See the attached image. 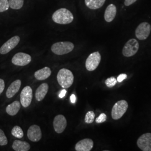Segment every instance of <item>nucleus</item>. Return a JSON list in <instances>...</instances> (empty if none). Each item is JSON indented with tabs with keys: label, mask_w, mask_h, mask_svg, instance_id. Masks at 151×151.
Returning a JSON list of instances; mask_svg holds the SVG:
<instances>
[{
	"label": "nucleus",
	"mask_w": 151,
	"mask_h": 151,
	"mask_svg": "<svg viewBox=\"0 0 151 151\" xmlns=\"http://www.w3.org/2000/svg\"><path fill=\"white\" fill-rule=\"evenodd\" d=\"M73 19L74 17L72 12L65 8L57 10L52 15L53 21L58 24H68L73 22Z\"/></svg>",
	"instance_id": "f257e3e1"
},
{
	"label": "nucleus",
	"mask_w": 151,
	"mask_h": 151,
	"mask_svg": "<svg viewBox=\"0 0 151 151\" xmlns=\"http://www.w3.org/2000/svg\"><path fill=\"white\" fill-rule=\"evenodd\" d=\"M57 81L60 86L63 88L70 87L74 81V76L70 70L62 68L60 70L57 74Z\"/></svg>",
	"instance_id": "f03ea898"
},
{
	"label": "nucleus",
	"mask_w": 151,
	"mask_h": 151,
	"mask_svg": "<svg viewBox=\"0 0 151 151\" xmlns=\"http://www.w3.org/2000/svg\"><path fill=\"white\" fill-rule=\"evenodd\" d=\"M74 48V44L70 42H60L53 44L51 50L55 54L64 55L70 53Z\"/></svg>",
	"instance_id": "7ed1b4c3"
},
{
	"label": "nucleus",
	"mask_w": 151,
	"mask_h": 151,
	"mask_svg": "<svg viewBox=\"0 0 151 151\" xmlns=\"http://www.w3.org/2000/svg\"><path fill=\"white\" fill-rule=\"evenodd\" d=\"M128 108V104L127 101L122 100L115 103L111 110V116L114 120L120 119L126 113Z\"/></svg>",
	"instance_id": "20e7f679"
},
{
	"label": "nucleus",
	"mask_w": 151,
	"mask_h": 151,
	"mask_svg": "<svg viewBox=\"0 0 151 151\" xmlns=\"http://www.w3.org/2000/svg\"><path fill=\"white\" fill-rule=\"evenodd\" d=\"M139 43L135 39H131L124 45L122 53L126 57H130L135 55L139 49Z\"/></svg>",
	"instance_id": "39448f33"
},
{
	"label": "nucleus",
	"mask_w": 151,
	"mask_h": 151,
	"mask_svg": "<svg viewBox=\"0 0 151 151\" xmlns=\"http://www.w3.org/2000/svg\"><path fill=\"white\" fill-rule=\"evenodd\" d=\"M101 60V57L99 52L92 53L87 57L86 60V68L88 71L95 70L99 66Z\"/></svg>",
	"instance_id": "423d86ee"
},
{
	"label": "nucleus",
	"mask_w": 151,
	"mask_h": 151,
	"mask_svg": "<svg viewBox=\"0 0 151 151\" xmlns=\"http://www.w3.org/2000/svg\"><path fill=\"white\" fill-rule=\"evenodd\" d=\"M151 32V25L147 22H143L140 23L137 27L135 30V36L139 40H144L149 37Z\"/></svg>",
	"instance_id": "0eeeda50"
},
{
	"label": "nucleus",
	"mask_w": 151,
	"mask_h": 151,
	"mask_svg": "<svg viewBox=\"0 0 151 151\" xmlns=\"http://www.w3.org/2000/svg\"><path fill=\"white\" fill-rule=\"evenodd\" d=\"M32 61V57L29 54L24 53H17L14 55L11 62L14 65L19 66H25Z\"/></svg>",
	"instance_id": "6e6552de"
},
{
	"label": "nucleus",
	"mask_w": 151,
	"mask_h": 151,
	"mask_svg": "<svg viewBox=\"0 0 151 151\" xmlns=\"http://www.w3.org/2000/svg\"><path fill=\"white\" fill-rule=\"evenodd\" d=\"M32 99V88L29 86L25 87L20 93V103L22 106L24 108H27L31 104Z\"/></svg>",
	"instance_id": "1a4fd4ad"
},
{
	"label": "nucleus",
	"mask_w": 151,
	"mask_h": 151,
	"mask_svg": "<svg viewBox=\"0 0 151 151\" xmlns=\"http://www.w3.org/2000/svg\"><path fill=\"white\" fill-rule=\"evenodd\" d=\"M137 144L143 151H151V133H147L140 136L138 139Z\"/></svg>",
	"instance_id": "9d476101"
},
{
	"label": "nucleus",
	"mask_w": 151,
	"mask_h": 151,
	"mask_svg": "<svg viewBox=\"0 0 151 151\" xmlns=\"http://www.w3.org/2000/svg\"><path fill=\"white\" fill-rule=\"evenodd\" d=\"M20 38L19 36H14L8 40L0 48V54H6L15 48L19 43Z\"/></svg>",
	"instance_id": "9b49d317"
},
{
	"label": "nucleus",
	"mask_w": 151,
	"mask_h": 151,
	"mask_svg": "<svg viewBox=\"0 0 151 151\" xmlns=\"http://www.w3.org/2000/svg\"><path fill=\"white\" fill-rule=\"evenodd\" d=\"M27 135L29 139L32 142H37L41 139L42 133L39 126L32 125L27 130Z\"/></svg>",
	"instance_id": "f8f14e48"
},
{
	"label": "nucleus",
	"mask_w": 151,
	"mask_h": 151,
	"mask_svg": "<svg viewBox=\"0 0 151 151\" xmlns=\"http://www.w3.org/2000/svg\"><path fill=\"white\" fill-rule=\"evenodd\" d=\"M67 127V120L63 115H58L54 118L53 127L54 130L58 134H60L65 131Z\"/></svg>",
	"instance_id": "ddd939ff"
},
{
	"label": "nucleus",
	"mask_w": 151,
	"mask_h": 151,
	"mask_svg": "<svg viewBox=\"0 0 151 151\" xmlns=\"http://www.w3.org/2000/svg\"><path fill=\"white\" fill-rule=\"evenodd\" d=\"M93 147V140L86 138L80 140L76 143L75 150L76 151H90Z\"/></svg>",
	"instance_id": "4468645a"
},
{
	"label": "nucleus",
	"mask_w": 151,
	"mask_h": 151,
	"mask_svg": "<svg viewBox=\"0 0 151 151\" xmlns=\"http://www.w3.org/2000/svg\"><path fill=\"white\" fill-rule=\"evenodd\" d=\"M22 85V81L20 80H16V81H14L10 86L8 87L6 91V96L8 99H11L14 95H15L16 93L19 91L20 87Z\"/></svg>",
	"instance_id": "2eb2a0df"
},
{
	"label": "nucleus",
	"mask_w": 151,
	"mask_h": 151,
	"mask_svg": "<svg viewBox=\"0 0 151 151\" xmlns=\"http://www.w3.org/2000/svg\"><path fill=\"white\" fill-rule=\"evenodd\" d=\"M116 14V7L114 4H110L106 7L105 14H104V19L105 20L108 22L113 21L114 18L115 17Z\"/></svg>",
	"instance_id": "dca6fc26"
},
{
	"label": "nucleus",
	"mask_w": 151,
	"mask_h": 151,
	"mask_svg": "<svg viewBox=\"0 0 151 151\" xmlns=\"http://www.w3.org/2000/svg\"><path fill=\"white\" fill-rule=\"evenodd\" d=\"M48 85L43 83L38 87L35 92V98L38 101H41L45 97L48 91Z\"/></svg>",
	"instance_id": "f3484780"
},
{
	"label": "nucleus",
	"mask_w": 151,
	"mask_h": 151,
	"mask_svg": "<svg viewBox=\"0 0 151 151\" xmlns=\"http://www.w3.org/2000/svg\"><path fill=\"white\" fill-rule=\"evenodd\" d=\"M52 74V71L50 68L48 67H44L43 68L37 70L34 73V77L36 79L39 81H43L47 79Z\"/></svg>",
	"instance_id": "a211bd4d"
},
{
	"label": "nucleus",
	"mask_w": 151,
	"mask_h": 151,
	"mask_svg": "<svg viewBox=\"0 0 151 151\" xmlns=\"http://www.w3.org/2000/svg\"><path fill=\"white\" fill-rule=\"evenodd\" d=\"M12 147L16 151H28L30 149V146L27 142L20 140H15Z\"/></svg>",
	"instance_id": "6ab92c4d"
},
{
	"label": "nucleus",
	"mask_w": 151,
	"mask_h": 151,
	"mask_svg": "<svg viewBox=\"0 0 151 151\" xmlns=\"http://www.w3.org/2000/svg\"><path fill=\"white\" fill-rule=\"evenodd\" d=\"M21 107L20 103L19 101H15L7 105L6 109V111L9 115L14 116L18 113Z\"/></svg>",
	"instance_id": "aec40b11"
},
{
	"label": "nucleus",
	"mask_w": 151,
	"mask_h": 151,
	"mask_svg": "<svg viewBox=\"0 0 151 151\" xmlns=\"http://www.w3.org/2000/svg\"><path fill=\"white\" fill-rule=\"evenodd\" d=\"M106 0H85V5L91 10H97L103 6Z\"/></svg>",
	"instance_id": "412c9836"
},
{
	"label": "nucleus",
	"mask_w": 151,
	"mask_h": 151,
	"mask_svg": "<svg viewBox=\"0 0 151 151\" xmlns=\"http://www.w3.org/2000/svg\"><path fill=\"white\" fill-rule=\"evenodd\" d=\"M10 7L14 10H19L24 5V0H8Z\"/></svg>",
	"instance_id": "4be33fe9"
},
{
	"label": "nucleus",
	"mask_w": 151,
	"mask_h": 151,
	"mask_svg": "<svg viewBox=\"0 0 151 151\" xmlns=\"http://www.w3.org/2000/svg\"><path fill=\"white\" fill-rule=\"evenodd\" d=\"M11 134L18 139H21L24 136V132L22 128L19 126H15L11 130Z\"/></svg>",
	"instance_id": "5701e85b"
},
{
	"label": "nucleus",
	"mask_w": 151,
	"mask_h": 151,
	"mask_svg": "<svg viewBox=\"0 0 151 151\" xmlns=\"http://www.w3.org/2000/svg\"><path fill=\"white\" fill-rule=\"evenodd\" d=\"M95 117V114L93 111H89L87 113L85 118V122L87 124H91L93 122Z\"/></svg>",
	"instance_id": "b1692460"
},
{
	"label": "nucleus",
	"mask_w": 151,
	"mask_h": 151,
	"mask_svg": "<svg viewBox=\"0 0 151 151\" xmlns=\"http://www.w3.org/2000/svg\"><path fill=\"white\" fill-rule=\"evenodd\" d=\"M10 7L8 0H0V12L9 10Z\"/></svg>",
	"instance_id": "393cba45"
},
{
	"label": "nucleus",
	"mask_w": 151,
	"mask_h": 151,
	"mask_svg": "<svg viewBox=\"0 0 151 151\" xmlns=\"http://www.w3.org/2000/svg\"><path fill=\"white\" fill-rule=\"evenodd\" d=\"M117 82V80L114 77H111L106 79L105 81V85L108 87H113L116 85Z\"/></svg>",
	"instance_id": "a878e982"
},
{
	"label": "nucleus",
	"mask_w": 151,
	"mask_h": 151,
	"mask_svg": "<svg viewBox=\"0 0 151 151\" xmlns=\"http://www.w3.org/2000/svg\"><path fill=\"white\" fill-rule=\"evenodd\" d=\"M8 140L4 131L0 129V146H5L7 145Z\"/></svg>",
	"instance_id": "bb28decb"
},
{
	"label": "nucleus",
	"mask_w": 151,
	"mask_h": 151,
	"mask_svg": "<svg viewBox=\"0 0 151 151\" xmlns=\"http://www.w3.org/2000/svg\"><path fill=\"white\" fill-rule=\"evenodd\" d=\"M107 119L106 115L105 113H101L96 119V122L97 123H102L105 122Z\"/></svg>",
	"instance_id": "cd10ccee"
},
{
	"label": "nucleus",
	"mask_w": 151,
	"mask_h": 151,
	"mask_svg": "<svg viewBox=\"0 0 151 151\" xmlns=\"http://www.w3.org/2000/svg\"><path fill=\"white\" fill-rule=\"evenodd\" d=\"M127 78V75L125 73H122V74H120V75L118 76L116 80L118 82H122V81H124V80H125Z\"/></svg>",
	"instance_id": "c85d7f7f"
},
{
	"label": "nucleus",
	"mask_w": 151,
	"mask_h": 151,
	"mask_svg": "<svg viewBox=\"0 0 151 151\" xmlns=\"http://www.w3.org/2000/svg\"><path fill=\"white\" fill-rule=\"evenodd\" d=\"M5 84L4 80L0 78V95L2 93V92L4 91L5 89Z\"/></svg>",
	"instance_id": "c756f323"
},
{
	"label": "nucleus",
	"mask_w": 151,
	"mask_h": 151,
	"mask_svg": "<svg viewBox=\"0 0 151 151\" xmlns=\"http://www.w3.org/2000/svg\"><path fill=\"white\" fill-rule=\"evenodd\" d=\"M137 0H125L124 1V5L126 6H129L132 5Z\"/></svg>",
	"instance_id": "7c9ffc66"
},
{
	"label": "nucleus",
	"mask_w": 151,
	"mask_h": 151,
	"mask_svg": "<svg viewBox=\"0 0 151 151\" xmlns=\"http://www.w3.org/2000/svg\"><path fill=\"white\" fill-rule=\"evenodd\" d=\"M66 93H67V91L65 90V88L63 89V90H61V91L60 92V95H59V97L60 98H63V97H65Z\"/></svg>",
	"instance_id": "2f4dec72"
},
{
	"label": "nucleus",
	"mask_w": 151,
	"mask_h": 151,
	"mask_svg": "<svg viewBox=\"0 0 151 151\" xmlns=\"http://www.w3.org/2000/svg\"><path fill=\"white\" fill-rule=\"evenodd\" d=\"M76 99V98L75 95H73V94H72V95L70 96V102L72 103V104H74V103H75Z\"/></svg>",
	"instance_id": "473e14b6"
}]
</instances>
